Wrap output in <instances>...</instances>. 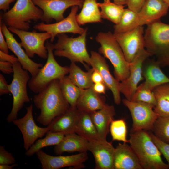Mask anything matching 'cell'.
I'll return each instance as SVG.
<instances>
[{
  "label": "cell",
  "mask_w": 169,
  "mask_h": 169,
  "mask_svg": "<svg viewBox=\"0 0 169 169\" xmlns=\"http://www.w3.org/2000/svg\"><path fill=\"white\" fill-rule=\"evenodd\" d=\"M37 94L34 96L33 99L35 106L40 110L37 120L44 126H47L70 107L61 91L59 79L52 81Z\"/></svg>",
  "instance_id": "obj_1"
},
{
  "label": "cell",
  "mask_w": 169,
  "mask_h": 169,
  "mask_svg": "<svg viewBox=\"0 0 169 169\" xmlns=\"http://www.w3.org/2000/svg\"><path fill=\"white\" fill-rule=\"evenodd\" d=\"M129 143L144 169H168L161 152L152 140L149 131H131Z\"/></svg>",
  "instance_id": "obj_2"
},
{
  "label": "cell",
  "mask_w": 169,
  "mask_h": 169,
  "mask_svg": "<svg viewBox=\"0 0 169 169\" xmlns=\"http://www.w3.org/2000/svg\"><path fill=\"white\" fill-rule=\"evenodd\" d=\"M147 26L145 49L155 57L161 67H169V24L159 20Z\"/></svg>",
  "instance_id": "obj_3"
},
{
  "label": "cell",
  "mask_w": 169,
  "mask_h": 169,
  "mask_svg": "<svg viewBox=\"0 0 169 169\" xmlns=\"http://www.w3.org/2000/svg\"><path fill=\"white\" fill-rule=\"evenodd\" d=\"M95 40L100 44L99 53L108 59L112 64L115 78L119 82L129 76L130 63L126 60L121 48L110 31L100 32Z\"/></svg>",
  "instance_id": "obj_4"
},
{
  "label": "cell",
  "mask_w": 169,
  "mask_h": 169,
  "mask_svg": "<svg viewBox=\"0 0 169 169\" xmlns=\"http://www.w3.org/2000/svg\"><path fill=\"white\" fill-rule=\"evenodd\" d=\"M87 28L78 37H69L65 33L58 34V40L54 44V54L55 56L65 57L71 62L82 63L88 70L86 63L90 66V56L86 48V37Z\"/></svg>",
  "instance_id": "obj_5"
},
{
  "label": "cell",
  "mask_w": 169,
  "mask_h": 169,
  "mask_svg": "<svg viewBox=\"0 0 169 169\" xmlns=\"http://www.w3.org/2000/svg\"><path fill=\"white\" fill-rule=\"evenodd\" d=\"M43 14L32 0H17L11 9L1 14L0 19L7 26L28 31L29 23L41 20Z\"/></svg>",
  "instance_id": "obj_6"
},
{
  "label": "cell",
  "mask_w": 169,
  "mask_h": 169,
  "mask_svg": "<svg viewBox=\"0 0 169 169\" xmlns=\"http://www.w3.org/2000/svg\"><path fill=\"white\" fill-rule=\"evenodd\" d=\"M45 45L48 51L46 63L36 75L31 77L28 84L30 90L36 93L42 90L52 81L60 79L69 72V67L61 66L56 60L54 44L47 40Z\"/></svg>",
  "instance_id": "obj_7"
},
{
  "label": "cell",
  "mask_w": 169,
  "mask_h": 169,
  "mask_svg": "<svg viewBox=\"0 0 169 169\" xmlns=\"http://www.w3.org/2000/svg\"><path fill=\"white\" fill-rule=\"evenodd\" d=\"M13 64V79L9 86L13 97V104L11 110L6 118L8 123L17 119L18 112L25 103L30 101L27 90V85L30 79L28 71L23 69L18 61Z\"/></svg>",
  "instance_id": "obj_8"
},
{
  "label": "cell",
  "mask_w": 169,
  "mask_h": 169,
  "mask_svg": "<svg viewBox=\"0 0 169 169\" xmlns=\"http://www.w3.org/2000/svg\"><path fill=\"white\" fill-rule=\"evenodd\" d=\"M122 102L129 109L132 118L131 131L140 130L151 131L159 115L154 110V107L148 103L134 102L124 99Z\"/></svg>",
  "instance_id": "obj_9"
},
{
  "label": "cell",
  "mask_w": 169,
  "mask_h": 169,
  "mask_svg": "<svg viewBox=\"0 0 169 169\" xmlns=\"http://www.w3.org/2000/svg\"><path fill=\"white\" fill-rule=\"evenodd\" d=\"M8 28L20 38V43L29 57L32 58L37 54L42 59H47L48 51L45 43L51 38L50 33L47 32L38 33L34 31L30 32L12 27H8Z\"/></svg>",
  "instance_id": "obj_10"
},
{
  "label": "cell",
  "mask_w": 169,
  "mask_h": 169,
  "mask_svg": "<svg viewBox=\"0 0 169 169\" xmlns=\"http://www.w3.org/2000/svg\"><path fill=\"white\" fill-rule=\"evenodd\" d=\"M150 53L145 48L140 51L130 63L129 75L125 80L120 82L119 90L127 100H131L139 83L144 79L142 67L145 61L150 57Z\"/></svg>",
  "instance_id": "obj_11"
},
{
  "label": "cell",
  "mask_w": 169,
  "mask_h": 169,
  "mask_svg": "<svg viewBox=\"0 0 169 169\" xmlns=\"http://www.w3.org/2000/svg\"><path fill=\"white\" fill-rule=\"evenodd\" d=\"M79 8L77 6L72 7L68 15L61 21L51 24L42 22L35 25L33 28L41 32L50 33V41L51 42L54 40L56 36L59 34L72 33L81 34L84 32L85 28L81 27L77 22L76 16Z\"/></svg>",
  "instance_id": "obj_12"
},
{
  "label": "cell",
  "mask_w": 169,
  "mask_h": 169,
  "mask_svg": "<svg viewBox=\"0 0 169 169\" xmlns=\"http://www.w3.org/2000/svg\"><path fill=\"white\" fill-rule=\"evenodd\" d=\"M144 31L143 26L120 33H113L128 62L131 63L137 54L145 48Z\"/></svg>",
  "instance_id": "obj_13"
},
{
  "label": "cell",
  "mask_w": 169,
  "mask_h": 169,
  "mask_svg": "<svg viewBox=\"0 0 169 169\" xmlns=\"http://www.w3.org/2000/svg\"><path fill=\"white\" fill-rule=\"evenodd\" d=\"M26 113L23 117L13 120L12 122L20 130L23 139V146L26 151L39 138H42L49 131L46 127H39L36 124L33 115L32 104L26 107Z\"/></svg>",
  "instance_id": "obj_14"
},
{
  "label": "cell",
  "mask_w": 169,
  "mask_h": 169,
  "mask_svg": "<svg viewBox=\"0 0 169 169\" xmlns=\"http://www.w3.org/2000/svg\"><path fill=\"white\" fill-rule=\"evenodd\" d=\"M43 11L41 20L50 23L53 20L57 22L64 18V14L69 8L78 6L81 9L84 0H32Z\"/></svg>",
  "instance_id": "obj_15"
},
{
  "label": "cell",
  "mask_w": 169,
  "mask_h": 169,
  "mask_svg": "<svg viewBox=\"0 0 169 169\" xmlns=\"http://www.w3.org/2000/svg\"><path fill=\"white\" fill-rule=\"evenodd\" d=\"M43 169H59L66 167L75 169L84 168L88 159L87 152L70 156H54L40 150L36 153Z\"/></svg>",
  "instance_id": "obj_16"
},
{
  "label": "cell",
  "mask_w": 169,
  "mask_h": 169,
  "mask_svg": "<svg viewBox=\"0 0 169 169\" xmlns=\"http://www.w3.org/2000/svg\"><path fill=\"white\" fill-rule=\"evenodd\" d=\"M7 26L0 19V28L7 43L9 49L16 55L23 69L29 72L31 77L36 75L43 66L42 64L35 62L27 55L18 43L13 37Z\"/></svg>",
  "instance_id": "obj_17"
},
{
  "label": "cell",
  "mask_w": 169,
  "mask_h": 169,
  "mask_svg": "<svg viewBox=\"0 0 169 169\" xmlns=\"http://www.w3.org/2000/svg\"><path fill=\"white\" fill-rule=\"evenodd\" d=\"M90 53V66L101 74L107 89L110 90L112 93L115 103L119 105L121 101L119 90L120 82L111 74L104 57L95 51H92Z\"/></svg>",
  "instance_id": "obj_18"
},
{
  "label": "cell",
  "mask_w": 169,
  "mask_h": 169,
  "mask_svg": "<svg viewBox=\"0 0 169 169\" xmlns=\"http://www.w3.org/2000/svg\"><path fill=\"white\" fill-rule=\"evenodd\" d=\"M115 148L107 140L89 141L88 150L91 152L95 161L96 169H114Z\"/></svg>",
  "instance_id": "obj_19"
},
{
  "label": "cell",
  "mask_w": 169,
  "mask_h": 169,
  "mask_svg": "<svg viewBox=\"0 0 169 169\" xmlns=\"http://www.w3.org/2000/svg\"><path fill=\"white\" fill-rule=\"evenodd\" d=\"M169 6L163 0H146L138 13L140 26L160 20L167 13Z\"/></svg>",
  "instance_id": "obj_20"
},
{
  "label": "cell",
  "mask_w": 169,
  "mask_h": 169,
  "mask_svg": "<svg viewBox=\"0 0 169 169\" xmlns=\"http://www.w3.org/2000/svg\"><path fill=\"white\" fill-rule=\"evenodd\" d=\"M79 113L76 107L70 106L66 112L55 118L47 126L49 131L64 135L75 133Z\"/></svg>",
  "instance_id": "obj_21"
},
{
  "label": "cell",
  "mask_w": 169,
  "mask_h": 169,
  "mask_svg": "<svg viewBox=\"0 0 169 169\" xmlns=\"http://www.w3.org/2000/svg\"><path fill=\"white\" fill-rule=\"evenodd\" d=\"M114 169H142L139 161L130 146L119 143L115 149Z\"/></svg>",
  "instance_id": "obj_22"
},
{
  "label": "cell",
  "mask_w": 169,
  "mask_h": 169,
  "mask_svg": "<svg viewBox=\"0 0 169 169\" xmlns=\"http://www.w3.org/2000/svg\"><path fill=\"white\" fill-rule=\"evenodd\" d=\"M142 75L145 86L152 91L158 86L169 83V78L162 71L156 59L148 58L145 61L142 67Z\"/></svg>",
  "instance_id": "obj_23"
},
{
  "label": "cell",
  "mask_w": 169,
  "mask_h": 169,
  "mask_svg": "<svg viewBox=\"0 0 169 169\" xmlns=\"http://www.w3.org/2000/svg\"><path fill=\"white\" fill-rule=\"evenodd\" d=\"M90 114L100 139L106 140L110 124L115 115L114 107L106 104L102 108Z\"/></svg>",
  "instance_id": "obj_24"
},
{
  "label": "cell",
  "mask_w": 169,
  "mask_h": 169,
  "mask_svg": "<svg viewBox=\"0 0 169 169\" xmlns=\"http://www.w3.org/2000/svg\"><path fill=\"white\" fill-rule=\"evenodd\" d=\"M104 96L95 92L92 86L84 89L79 98L76 107L80 111L90 113L102 108L106 104Z\"/></svg>",
  "instance_id": "obj_25"
},
{
  "label": "cell",
  "mask_w": 169,
  "mask_h": 169,
  "mask_svg": "<svg viewBox=\"0 0 169 169\" xmlns=\"http://www.w3.org/2000/svg\"><path fill=\"white\" fill-rule=\"evenodd\" d=\"M89 141L76 133L65 135L61 141L55 145V153L61 155L65 152L68 153L87 152Z\"/></svg>",
  "instance_id": "obj_26"
},
{
  "label": "cell",
  "mask_w": 169,
  "mask_h": 169,
  "mask_svg": "<svg viewBox=\"0 0 169 169\" xmlns=\"http://www.w3.org/2000/svg\"><path fill=\"white\" fill-rule=\"evenodd\" d=\"M97 3V0H84L82 9L76 16V20L79 25L102 22Z\"/></svg>",
  "instance_id": "obj_27"
},
{
  "label": "cell",
  "mask_w": 169,
  "mask_h": 169,
  "mask_svg": "<svg viewBox=\"0 0 169 169\" xmlns=\"http://www.w3.org/2000/svg\"><path fill=\"white\" fill-rule=\"evenodd\" d=\"M79 111L75 133L88 141L100 140L90 114Z\"/></svg>",
  "instance_id": "obj_28"
},
{
  "label": "cell",
  "mask_w": 169,
  "mask_h": 169,
  "mask_svg": "<svg viewBox=\"0 0 169 169\" xmlns=\"http://www.w3.org/2000/svg\"><path fill=\"white\" fill-rule=\"evenodd\" d=\"M152 91L156 102L154 111L160 116H169V83L156 87Z\"/></svg>",
  "instance_id": "obj_29"
},
{
  "label": "cell",
  "mask_w": 169,
  "mask_h": 169,
  "mask_svg": "<svg viewBox=\"0 0 169 169\" xmlns=\"http://www.w3.org/2000/svg\"><path fill=\"white\" fill-rule=\"evenodd\" d=\"M69 67V77L77 86L85 89L91 87L94 83L91 80V74L93 69H89L84 72L77 65L75 62H71Z\"/></svg>",
  "instance_id": "obj_30"
},
{
  "label": "cell",
  "mask_w": 169,
  "mask_h": 169,
  "mask_svg": "<svg viewBox=\"0 0 169 169\" xmlns=\"http://www.w3.org/2000/svg\"><path fill=\"white\" fill-rule=\"evenodd\" d=\"M100 9L102 18L108 20L115 24L120 22L125 8L124 5L117 4L110 0H104L102 3L98 2Z\"/></svg>",
  "instance_id": "obj_31"
},
{
  "label": "cell",
  "mask_w": 169,
  "mask_h": 169,
  "mask_svg": "<svg viewBox=\"0 0 169 169\" xmlns=\"http://www.w3.org/2000/svg\"><path fill=\"white\" fill-rule=\"evenodd\" d=\"M59 80L61 91L70 106L76 107L78 100L84 89L76 85L68 76L65 75Z\"/></svg>",
  "instance_id": "obj_32"
},
{
  "label": "cell",
  "mask_w": 169,
  "mask_h": 169,
  "mask_svg": "<svg viewBox=\"0 0 169 169\" xmlns=\"http://www.w3.org/2000/svg\"><path fill=\"white\" fill-rule=\"evenodd\" d=\"M140 26L138 13L128 8L125 9L119 23L114 26V33L131 31Z\"/></svg>",
  "instance_id": "obj_33"
},
{
  "label": "cell",
  "mask_w": 169,
  "mask_h": 169,
  "mask_svg": "<svg viewBox=\"0 0 169 169\" xmlns=\"http://www.w3.org/2000/svg\"><path fill=\"white\" fill-rule=\"evenodd\" d=\"M64 136L61 133L49 131L45 137L36 141L26 151L25 154L27 156H31L44 147L56 145L61 141Z\"/></svg>",
  "instance_id": "obj_34"
},
{
  "label": "cell",
  "mask_w": 169,
  "mask_h": 169,
  "mask_svg": "<svg viewBox=\"0 0 169 169\" xmlns=\"http://www.w3.org/2000/svg\"><path fill=\"white\" fill-rule=\"evenodd\" d=\"M110 130L113 141L129 143L127 139V127L125 120L121 119L113 120L111 123Z\"/></svg>",
  "instance_id": "obj_35"
},
{
  "label": "cell",
  "mask_w": 169,
  "mask_h": 169,
  "mask_svg": "<svg viewBox=\"0 0 169 169\" xmlns=\"http://www.w3.org/2000/svg\"><path fill=\"white\" fill-rule=\"evenodd\" d=\"M151 130L159 139L169 143V116L158 117Z\"/></svg>",
  "instance_id": "obj_36"
},
{
  "label": "cell",
  "mask_w": 169,
  "mask_h": 169,
  "mask_svg": "<svg viewBox=\"0 0 169 169\" xmlns=\"http://www.w3.org/2000/svg\"><path fill=\"white\" fill-rule=\"evenodd\" d=\"M130 101L148 103L152 105L154 107L156 104L152 91L145 86L144 82L138 85Z\"/></svg>",
  "instance_id": "obj_37"
},
{
  "label": "cell",
  "mask_w": 169,
  "mask_h": 169,
  "mask_svg": "<svg viewBox=\"0 0 169 169\" xmlns=\"http://www.w3.org/2000/svg\"><path fill=\"white\" fill-rule=\"evenodd\" d=\"M152 140L161 153L166 159L169 168V143L163 141L158 138L151 131H149Z\"/></svg>",
  "instance_id": "obj_38"
},
{
  "label": "cell",
  "mask_w": 169,
  "mask_h": 169,
  "mask_svg": "<svg viewBox=\"0 0 169 169\" xmlns=\"http://www.w3.org/2000/svg\"><path fill=\"white\" fill-rule=\"evenodd\" d=\"M16 160L12 154L6 151L4 147L0 146V165H11L15 163Z\"/></svg>",
  "instance_id": "obj_39"
},
{
  "label": "cell",
  "mask_w": 169,
  "mask_h": 169,
  "mask_svg": "<svg viewBox=\"0 0 169 169\" xmlns=\"http://www.w3.org/2000/svg\"><path fill=\"white\" fill-rule=\"evenodd\" d=\"M146 0H127L128 8L138 13L143 5Z\"/></svg>",
  "instance_id": "obj_40"
},
{
  "label": "cell",
  "mask_w": 169,
  "mask_h": 169,
  "mask_svg": "<svg viewBox=\"0 0 169 169\" xmlns=\"http://www.w3.org/2000/svg\"><path fill=\"white\" fill-rule=\"evenodd\" d=\"M10 93L9 84H8L4 77L0 74V95Z\"/></svg>",
  "instance_id": "obj_41"
},
{
  "label": "cell",
  "mask_w": 169,
  "mask_h": 169,
  "mask_svg": "<svg viewBox=\"0 0 169 169\" xmlns=\"http://www.w3.org/2000/svg\"><path fill=\"white\" fill-rule=\"evenodd\" d=\"M0 70L7 74L13 73V64L8 62L0 61Z\"/></svg>",
  "instance_id": "obj_42"
},
{
  "label": "cell",
  "mask_w": 169,
  "mask_h": 169,
  "mask_svg": "<svg viewBox=\"0 0 169 169\" xmlns=\"http://www.w3.org/2000/svg\"><path fill=\"white\" fill-rule=\"evenodd\" d=\"M0 61H7L12 64L18 61L16 57L8 54L5 53L0 50Z\"/></svg>",
  "instance_id": "obj_43"
},
{
  "label": "cell",
  "mask_w": 169,
  "mask_h": 169,
  "mask_svg": "<svg viewBox=\"0 0 169 169\" xmlns=\"http://www.w3.org/2000/svg\"><path fill=\"white\" fill-rule=\"evenodd\" d=\"M92 87L95 92L100 94H105L106 90L108 89L104 82L94 83Z\"/></svg>",
  "instance_id": "obj_44"
},
{
  "label": "cell",
  "mask_w": 169,
  "mask_h": 169,
  "mask_svg": "<svg viewBox=\"0 0 169 169\" xmlns=\"http://www.w3.org/2000/svg\"><path fill=\"white\" fill-rule=\"evenodd\" d=\"M0 28V50L7 54L9 53L7 43Z\"/></svg>",
  "instance_id": "obj_45"
},
{
  "label": "cell",
  "mask_w": 169,
  "mask_h": 169,
  "mask_svg": "<svg viewBox=\"0 0 169 169\" xmlns=\"http://www.w3.org/2000/svg\"><path fill=\"white\" fill-rule=\"evenodd\" d=\"M91 78L92 81L94 83L104 82L103 78L101 74L95 70L93 69Z\"/></svg>",
  "instance_id": "obj_46"
},
{
  "label": "cell",
  "mask_w": 169,
  "mask_h": 169,
  "mask_svg": "<svg viewBox=\"0 0 169 169\" xmlns=\"http://www.w3.org/2000/svg\"><path fill=\"white\" fill-rule=\"evenodd\" d=\"M16 0H0V9L4 12L9 9L10 5L11 3Z\"/></svg>",
  "instance_id": "obj_47"
},
{
  "label": "cell",
  "mask_w": 169,
  "mask_h": 169,
  "mask_svg": "<svg viewBox=\"0 0 169 169\" xmlns=\"http://www.w3.org/2000/svg\"><path fill=\"white\" fill-rule=\"evenodd\" d=\"M17 164H13L12 165H0V169H12L17 166Z\"/></svg>",
  "instance_id": "obj_48"
},
{
  "label": "cell",
  "mask_w": 169,
  "mask_h": 169,
  "mask_svg": "<svg viewBox=\"0 0 169 169\" xmlns=\"http://www.w3.org/2000/svg\"><path fill=\"white\" fill-rule=\"evenodd\" d=\"M115 3L120 5H126L127 0H113Z\"/></svg>",
  "instance_id": "obj_49"
},
{
  "label": "cell",
  "mask_w": 169,
  "mask_h": 169,
  "mask_svg": "<svg viewBox=\"0 0 169 169\" xmlns=\"http://www.w3.org/2000/svg\"><path fill=\"white\" fill-rule=\"evenodd\" d=\"M169 6V0H163Z\"/></svg>",
  "instance_id": "obj_50"
}]
</instances>
